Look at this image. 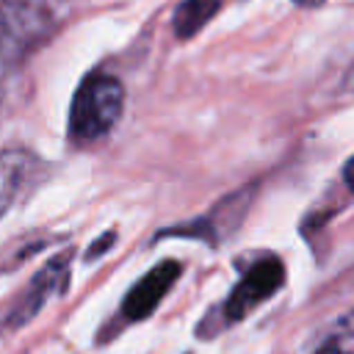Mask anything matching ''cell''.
Here are the masks:
<instances>
[{
    "instance_id": "30bf717a",
    "label": "cell",
    "mask_w": 354,
    "mask_h": 354,
    "mask_svg": "<svg viewBox=\"0 0 354 354\" xmlns=\"http://www.w3.org/2000/svg\"><path fill=\"white\" fill-rule=\"evenodd\" d=\"M318 354H346V351H343L340 346H335V343H332V346H324Z\"/></svg>"
},
{
    "instance_id": "7a4b0ae2",
    "label": "cell",
    "mask_w": 354,
    "mask_h": 354,
    "mask_svg": "<svg viewBox=\"0 0 354 354\" xmlns=\"http://www.w3.org/2000/svg\"><path fill=\"white\" fill-rule=\"evenodd\" d=\"M124 88L113 75H88L75 91L69 108V133L77 141L105 136L122 116Z\"/></svg>"
},
{
    "instance_id": "277c9868",
    "label": "cell",
    "mask_w": 354,
    "mask_h": 354,
    "mask_svg": "<svg viewBox=\"0 0 354 354\" xmlns=\"http://www.w3.org/2000/svg\"><path fill=\"white\" fill-rule=\"evenodd\" d=\"M180 277V266L177 260H160L149 274H144L127 293L124 304H122V313L124 318L130 321H141L147 315L155 313V307L160 304V299L169 293V288L177 282Z\"/></svg>"
},
{
    "instance_id": "5b68a950",
    "label": "cell",
    "mask_w": 354,
    "mask_h": 354,
    "mask_svg": "<svg viewBox=\"0 0 354 354\" xmlns=\"http://www.w3.org/2000/svg\"><path fill=\"white\" fill-rule=\"evenodd\" d=\"M64 285H66V257L50 260V263L33 277V282H30L28 290L17 299V304L11 307L8 324H11V326H22L25 321H30L55 293L64 290Z\"/></svg>"
},
{
    "instance_id": "52a82bcc",
    "label": "cell",
    "mask_w": 354,
    "mask_h": 354,
    "mask_svg": "<svg viewBox=\"0 0 354 354\" xmlns=\"http://www.w3.org/2000/svg\"><path fill=\"white\" fill-rule=\"evenodd\" d=\"M221 0H183L174 11V33L180 39H191L202 30V25L218 11Z\"/></svg>"
},
{
    "instance_id": "8fae6325",
    "label": "cell",
    "mask_w": 354,
    "mask_h": 354,
    "mask_svg": "<svg viewBox=\"0 0 354 354\" xmlns=\"http://www.w3.org/2000/svg\"><path fill=\"white\" fill-rule=\"evenodd\" d=\"M293 3H299V6H304V8H315V6H321L324 0H293Z\"/></svg>"
},
{
    "instance_id": "9c48e42d",
    "label": "cell",
    "mask_w": 354,
    "mask_h": 354,
    "mask_svg": "<svg viewBox=\"0 0 354 354\" xmlns=\"http://www.w3.org/2000/svg\"><path fill=\"white\" fill-rule=\"evenodd\" d=\"M343 180H346V185L354 191V158H351V160L343 166Z\"/></svg>"
},
{
    "instance_id": "ba28073f",
    "label": "cell",
    "mask_w": 354,
    "mask_h": 354,
    "mask_svg": "<svg viewBox=\"0 0 354 354\" xmlns=\"http://www.w3.org/2000/svg\"><path fill=\"white\" fill-rule=\"evenodd\" d=\"M111 241H113V232H108L102 241H94V246L88 249V254H86V257H88V260H91V257H97V252H105V249L111 246Z\"/></svg>"
},
{
    "instance_id": "3957f363",
    "label": "cell",
    "mask_w": 354,
    "mask_h": 354,
    "mask_svg": "<svg viewBox=\"0 0 354 354\" xmlns=\"http://www.w3.org/2000/svg\"><path fill=\"white\" fill-rule=\"evenodd\" d=\"M285 282V266L277 257H263L254 266H249V271L238 279V285L232 288V293L224 301V313L230 321L243 318L246 313H252L257 304H263L266 299H271L279 285Z\"/></svg>"
},
{
    "instance_id": "8992f818",
    "label": "cell",
    "mask_w": 354,
    "mask_h": 354,
    "mask_svg": "<svg viewBox=\"0 0 354 354\" xmlns=\"http://www.w3.org/2000/svg\"><path fill=\"white\" fill-rule=\"evenodd\" d=\"M33 169H36V158L30 152L25 149L0 152V218L14 205L19 191L28 185V180L33 177Z\"/></svg>"
},
{
    "instance_id": "6da1fadb",
    "label": "cell",
    "mask_w": 354,
    "mask_h": 354,
    "mask_svg": "<svg viewBox=\"0 0 354 354\" xmlns=\"http://www.w3.org/2000/svg\"><path fill=\"white\" fill-rule=\"evenodd\" d=\"M61 0H3L0 3V75L17 66L61 19Z\"/></svg>"
}]
</instances>
